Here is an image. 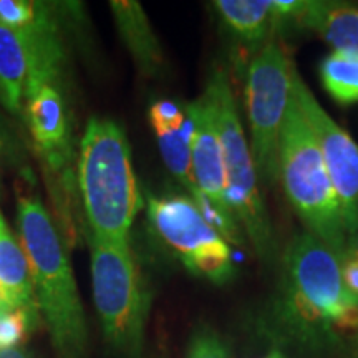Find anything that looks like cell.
<instances>
[{
  "label": "cell",
  "mask_w": 358,
  "mask_h": 358,
  "mask_svg": "<svg viewBox=\"0 0 358 358\" xmlns=\"http://www.w3.org/2000/svg\"><path fill=\"white\" fill-rule=\"evenodd\" d=\"M279 325L308 345L358 329V302L342 279L340 257L310 232L295 236L282 256Z\"/></svg>",
  "instance_id": "obj_1"
},
{
  "label": "cell",
  "mask_w": 358,
  "mask_h": 358,
  "mask_svg": "<svg viewBox=\"0 0 358 358\" xmlns=\"http://www.w3.org/2000/svg\"><path fill=\"white\" fill-rule=\"evenodd\" d=\"M19 239L32 277L35 301L50 330L60 358H85L87 320L65 244L42 201L20 196L17 204Z\"/></svg>",
  "instance_id": "obj_2"
},
{
  "label": "cell",
  "mask_w": 358,
  "mask_h": 358,
  "mask_svg": "<svg viewBox=\"0 0 358 358\" xmlns=\"http://www.w3.org/2000/svg\"><path fill=\"white\" fill-rule=\"evenodd\" d=\"M78 187L90 236L129 243L143 208L131 148L123 128L106 118H90L80 141Z\"/></svg>",
  "instance_id": "obj_3"
},
{
  "label": "cell",
  "mask_w": 358,
  "mask_h": 358,
  "mask_svg": "<svg viewBox=\"0 0 358 358\" xmlns=\"http://www.w3.org/2000/svg\"><path fill=\"white\" fill-rule=\"evenodd\" d=\"M277 179L284 187L289 204L306 224L307 232L319 237L342 259L348 236L337 194L327 173L320 148L294 93L280 133Z\"/></svg>",
  "instance_id": "obj_4"
},
{
  "label": "cell",
  "mask_w": 358,
  "mask_h": 358,
  "mask_svg": "<svg viewBox=\"0 0 358 358\" xmlns=\"http://www.w3.org/2000/svg\"><path fill=\"white\" fill-rule=\"evenodd\" d=\"M222 146L226 169V198L241 231L249 237L256 254L271 261L274 254V231L261 194V181L252 151L241 123L234 93L226 73L216 71L206 87Z\"/></svg>",
  "instance_id": "obj_5"
},
{
  "label": "cell",
  "mask_w": 358,
  "mask_h": 358,
  "mask_svg": "<svg viewBox=\"0 0 358 358\" xmlns=\"http://www.w3.org/2000/svg\"><path fill=\"white\" fill-rule=\"evenodd\" d=\"M93 299L103 335L115 350L138 357L143 348L150 295L129 243L90 236Z\"/></svg>",
  "instance_id": "obj_6"
},
{
  "label": "cell",
  "mask_w": 358,
  "mask_h": 358,
  "mask_svg": "<svg viewBox=\"0 0 358 358\" xmlns=\"http://www.w3.org/2000/svg\"><path fill=\"white\" fill-rule=\"evenodd\" d=\"M295 66L275 40L256 52L245 73V108L250 127V151L259 181H277L280 133L287 115Z\"/></svg>",
  "instance_id": "obj_7"
},
{
  "label": "cell",
  "mask_w": 358,
  "mask_h": 358,
  "mask_svg": "<svg viewBox=\"0 0 358 358\" xmlns=\"http://www.w3.org/2000/svg\"><path fill=\"white\" fill-rule=\"evenodd\" d=\"M148 217L161 241L191 274L214 284L234 275L231 245L206 221L189 196H148Z\"/></svg>",
  "instance_id": "obj_8"
},
{
  "label": "cell",
  "mask_w": 358,
  "mask_h": 358,
  "mask_svg": "<svg viewBox=\"0 0 358 358\" xmlns=\"http://www.w3.org/2000/svg\"><path fill=\"white\" fill-rule=\"evenodd\" d=\"M292 93L320 148L327 173L337 194L347 236L358 231V145L315 100L310 88L294 71Z\"/></svg>",
  "instance_id": "obj_9"
},
{
  "label": "cell",
  "mask_w": 358,
  "mask_h": 358,
  "mask_svg": "<svg viewBox=\"0 0 358 358\" xmlns=\"http://www.w3.org/2000/svg\"><path fill=\"white\" fill-rule=\"evenodd\" d=\"M186 116L191 122V164L196 186L211 208L226 221L237 224L226 198V169L214 111L206 92L189 103ZM239 226V224H237Z\"/></svg>",
  "instance_id": "obj_10"
},
{
  "label": "cell",
  "mask_w": 358,
  "mask_h": 358,
  "mask_svg": "<svg viewBox=\"0 0 358 358\" xmlns=\"http://www.w3.org/2000/svg\"><path fill=\"white\" fill-rule=\"evenodd\" d=\"M25 120L43 163L65 173L71 159V128L66 103L57 85H42L25 96Z\"/></svg>",
  "instance_id": "obj_11"
},
{
  "label": "cell",
  "mask_w": 358,
  "mask_h": 358,
  "mask_svg": "<svg viewBox=\"0 0 358 358\" xmlns=\"http://www.w3.org/2000/svg\"><path fill=\"white\" fill-rule=\"evenodd\" d=\"M287 22L310 30L335 48L358 57V7L342 2H295Z\"/></svg>",
  "instance_id": "obj_12"
},
{
  "label": "cell",
  "mask_w": 358,
  "mask_h": 358,
  "mask_svg": "<svg viewBox=\"0 0 358 358\" xmlns=\"http://www.w3.org/2000/svg\"><path fill=\"white\" fill-rule=\"evenodd\" d=\"M110 7L120 37L127 45L138 70L145 77H158L163 70L164 57L143 7L134 0H115L110 2Z\"/></svg>",
  "instance_id": "obj_13"
},
{
  "label": "cell",
  "mask_w": 358,
  "mask_h": 358,
  "mask_svg": "<svg viewBox=\"0 0 358 358\" xmlns=\"http://www.w3.org/2000/svg\"><path fill=\"white\" fill-rule=\"evenodd\" d=\"M0 290L12 310H25L40 320L32 277L20 239L0 214Z\"/></svg>",
  "instance_id": "obj_14"
},
{
  "label": "cell",
  "mask_w": 358,
  "mask_h": 358,
  "mask_svg": "<svg viewBox=\"0 0 358 358\" xmlns=\"http://www.w3.org/2000/svg\"><path fill=\"white\" fill-rule=\"evenodd\" d=\"M29 69V53L24 40L0 24V105L15 116L24 113Z\"/></svg>",
  "instance_id": "obj_15"
},
{
  "label": "cell",
  "mask_w": 358,
  "mask_h": 358,
  "mask_svg": "<svg viewBox=\"0 0 358 358\" xmlns=\"http://www.w3.org/2000/svg\"><path fill=\"white\" fill-rule=\"evenodd\" d=\"M214 8L229 30L250 45H266L280 24L271 0H217Z\"/></svg>",
  "instance_id": "obj_16"
},
{
  "label": "cell",
  "mask_w": 358,
  "mask_h": 358,
  "mask_svg": "<svg viewBox=\"0 0 358 358\" xmlns=\"http://www.w3.org/2000/svg\"><path fill=\"white\" fill-rule=\"evenodd\" d=\"M319 73L325 92L338 105L348 106L358 103V57L332 52L322 60Z\"/></svg>",
  "instance_id": "obj_17"
},
{
  "label": "cell",
  "mask_w": 358,
  "mask_h": 358,
  "mask_svg": "<svg viewBox=\"0 0 358 358\" xmlns=\"http://www.w3.org/2000/svg\"><path fill=\"white\" fill-rule=\"evenodd\" d=\"M155 134L156 140H158L161 158H163L166 168L189 191V198L194 199L201 192L196 186L191 164V122L186 116L185 127L179 131H158Z\"/></svg>",
  "instance_id": "obj_18"
},
{
  "label": "cell",
  "mask_w": 358,
  "mask_h": 358,
  "mask_svg": "<svg viewBox=\"0 0 358 358\" xmlns=\"http://www.w3.org/2000/svg\"><path fill=\"white\" fill-rule=\"evenodd\" d=\"M38 319L25 310L0 312V352L13 350L24 342L27 335L38 325Z\"/></svg>",
  "instance_id": "obj_19"
},
{
  "label": "cell",
  "mask_w": 358,
  "mask_h": 358,
  "mask_svg": "<svg viewBox=\"0 0 358 358\" xmlns=\"http://www.w3.org/2000/svg\"><path fill=\"white\" fill-rule=\"evenodd\" d=\"M43 6L30 0H0V24L13 32H22L38 19Z\"/></svg>",
  "instance_id": "obj_20"
},
{
  "label": "cell",
  "mask_w": 358,
  "mask_h": 358,
  "mask_svg": "<svg viewBox=\"0 0 358 358\" xmlns=\"http://www.w3.org/2000/svg\"><path fill=\"white\" fill-rule=\"evenodd\" d=\"M150 123L155 133L179 131L186 123V113L174 101H155L150 108Z\"/></svg>",
  "instance_id": "obj_21"
},
{
  "label": "cell",
  "mask_w": 358,
  "mask_h": 358,
  "mask_svg": "<svg viewBox=\"0 0 358 358\" xmlns=\"http://www.w3.org/2000/svg\"><path fill=\"white\" fill-rule=\"evenodd\" d=\"M187 358H229V353L216 334L203 330L192 338Z\"/></svg>",
  "instance_id": "obj_22"
},
{
  "label": "cell",
  "mask_w": 358,
  "mask_h": 358,
  "mask_svg": "<svg viewBox=\"0 0 358 358\" xmlns=\"http://www.w3.org/2000/svg\"><path fill=\"white\" fill-rule=\"evenodd\" d=\"M340 264H342V279L345 289L358 302V259L350 254H343Z\"/></svg>",
  "instance_id": "obj_23"
},
{
  "label": "cell",
  "mask_w": 358,
  "mask_h": 358,
  "mask_svg": "<svg viewBox=\"0 0 358 358\" xmlns=\"http://www.w3.org/2000/svg\"><path fill=\"white\" fill-rule=\"evenodd\" d=\"M345 254H350V256L358 259V231L355 232V234H352L350 237H348Z\"/></svg>",
  "instance_id": "obj_24"
},
{
  "label": "cell",
  "mask_w": 358,
  "mask_h": 358,
  "mask_svg": "<svg viewBox=\"0 0 358 358\" xmlns=\"http://www.w3.org/2000/svg\"><path fill=\"white\" fill-rule=\"evenodd\" d=\"M0 358H27L24 353L13 348V350H2L0 352Z\"/></svg>",
  "instance_id": "obj_25"
},
{
  "label": "cell",
  "mask_w": 358,
  "mask_h": 358,
  "mask_svg": "<svg viewBox=\"0 0 358 358\" xmlns=\"http://www.w3.org/2000/svg\"><path fill=\"white\" fill-rule=\"evenodd\" d=\"M7 310H12V308L8 307L6 297H3L2 290H0V312H7Z\"/></svg>",
  "instance_id": "obj_26"
},
{
  "label": "cell",
  "mask_w": 358,
  "mask_h": 358,
  "mask_svg": "<svg viewBox=\"0 0 358 358\" xmlns=\"http://www.w3.org/2000/svg\"><path fill=\"white\" fill-rule=\"evenodd\" d=\"M266 358H285L284 355H282V353L280 352H272V353H268V355L266 357Z\"/></svg>",
  "instance_id": "obj_27"
},
{
  "label": "cell",
  "mask_w": 358,
  "mask_h": 358,
  "mask_svg": "<svg viewBox=\"0 0 358 358\" xmlns=\"http://www.w3.org/2000/svg\"><path fill=\"white\" fill-rule=\"evenodd\" d=\"M6 131V127H3V122H2V118H0V133H3Z\"/></svg>",
  "instance_id": "obj_28"
}]
</instances>
